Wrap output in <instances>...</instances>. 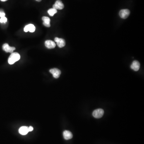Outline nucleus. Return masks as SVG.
<instances>
[{"instance_id": "14", "label": "nucleus", "mask_w": 144, "mask_h": 144, "mask_svg": "<svg viewBox=\"0 0 144 144\" xmlns=\"http://www.w3.org/2000/svg\"><path fill=\"white\" fill-rule=\"evenodd\" d=\"M57 10L54 9L53 8H52V9H50L48 11V13L50 15V16H53L54 15L56 14V13H57Z\"/></svg>"}, {"instance_id": "7", "label": "nucleus", "mask_w": 144, "mask_h": 144, "mask_svg": "<svg viewBox=\"0 0 144 144\" xmlns=\"http://www.w3.org/2000/svg\"><path fill=\"white\" fill-rule=\"evenodd\" d=\"M54 41L57 42V45L59 48L63 47L65 45V40L56 37L54 39Z\"/></svg>"}, {"instance_id": "5", "label": "nucleus", "mask_w": 144, "mask_h": 144, "mask_svg": "<svg viewBox=\"0 0 144 144\" xmlns=\"http://www.w3.org/2000/svg\"><path fill=\"white\" fill-rule=\"evenodd\" d=\"M50 72L53 74V77L55 79H58L61 74V71L59 69L57 68H52L49 71Z\"/></svg>"}, {"instance_id": "15", "label": "nucleus", "mask_w": 144, "mask_h": 144, "mask_svg": "<svg viewBox=\"0 0 144 144\" xmlns=\"http://www.w3.org/2000/svg\"><path fill=\"white\" fill-rule=\"evenodd\" d=\"M7 21V19L5 16H4L3 17L0 18V23H5Z\"/></svg>"}, {"instance_id": "18", "label": "nucleus", "mask_w": 144, "mask_h": 144, "mask_svg": "<svg viewBox=\"0 0 144 144\" xmlns=\"http://www.w3.org/2000/svg\"><path fill=\"white\" fill-rule=\"evenodd\" d=\"M1 1H3V2H4V1H7V0H1Z\"/></svg>"}, {"instance_id": "19", "label": "nucleus", "mask_w": 144, "mask_h": 144, "mask_svg": "<svg viewBox=\"0 0 144 144\" xmlns=\"http://www.w3.org/2000/svg\"><path fill=\"white\" fill-rule=\"evenodd\" d=\"M36 1L38 2H40V1H41L42 0H36Z\"/></svg>"}, {"instance_id": "17", "label": "nucleus", "mask_w": 144, "mask_h": 144, "mask_svg": "<svg viewBox=\"0 0 144 144\" xmlns=\"http://www.w3.org/2000/svg\"><path fill=\"white\" fill-rule=\"evenodd\" d=\"M28 129H29V132H31V131H33V128L32 126H30L28 128Z\"/></svg>"}, {"instance_id": "13", "label": "nucleus", "mask_w": 144, "mask_h": 144, "mask_svg": "<svg viewBox=\"0 0 144 144\" xmlns=\"http://www.w3.org/2000/svg\"><path fill=\"white\" fill-rule=\"evenodd\" d=\"M28 128H29L28 127H26V126L21 127L19 129V133L23 135H27L28 132H29Z\"/></svg>"}, {"instance_id": "1", "label": "nucleus", "mask_w": 144, "mask_h": 144, "mask_svg": "<svg viewBox=\"0 0 144 144\" xmlns=\"http://www.w3.org/2000/svg\"><path fill=\"white\" fill-rule=\"evenodd\" d=\"M21 56L18 53L16 52L12 53L8 59V62L10 65H12L19 60Z\"/></svg>"}, {"instance_id": "3", "label": "nucleus", "mask_w": 144, "mask_h": 144, "mask_svg": "<svg viewBox=\"0 0 144 144\" xmlns=\"http://www.w3.org/2000/svg\"><path fill=\"white\" fill-rule=\"evenodd\" d=\"M130 14V11L127 9L121 10H120L119 13L120 17L123 19L127 18L129 16Z\"/></svg>"}, {"instance_id": "9", "label": "nucleus", "mask_w": 144, "mask_h": 144, "mask_svg": "<svg viewBox=\"0 0 144 144\" xmlns=\"http://www.w3.org/2000/svg\"><path fill=\"white\" fill-rule=\"evenodd\" d=\"M35 27L33 24H29L25 26L24 27V31L25 32H27L29 31L30 33H33L35 30Z\"/></svg>"}, {"instance_id": "16", "label": "nucleus", "mask_w": 144, "mask_h": 144, "mask_svg": "<svg viewBox=\"0 0 144 144\" xmlns=\"http://www.w3.org/2000/svg\"><path fill=\"white\" fill-rule=\"evenodd\" d=\"M5 14L3 11L0 10V17H3L4 16H5Z\"/></svg>"}, {"instance_id": "6", "label": "nucleus", "mask_w": 144, "mask_h": 144, "mask_svg": "<svg viewBox=\"0 0 144 144\" xmlns=\"http://www.w3.org/2000/svg\"><path fill=\"white\" fill-rule=\"evenodd\" d=\"M64 5L60 0H57L53 5V8L56 9L62 10L64 8Z\"/></svg>"}, {"instance_id": "4", "label": "nucleus", "mask_w": 144, "mask_h": 144, "mask_svg": "<svg viewBox=\"0 0 144 144\" xmlns=\"http://www.w3.org/2000/svg\"><path fill=\"white\" fill-rule=\"evenodd\" d=\"M3 49L6 53H12L15 50V47H10L7 43H5L3 46Z\"/></svg>"}, {"instance_id": "2", "label": "nucleus", "mask_w": 144, "mask_h": 144, "mask_svg": "<svg viewBox=\"0 0 144 144\" xmlns=\"http://www.w3.org/2000/svg\"><path fill=\"white\" fill-rule=\"evenodd\" d=\"M104 111L102 109H98L94 110L92 112V115L95 118H101L103 115Z\"/></svg>"}, {"instance_id": "10", "label": "nucleus", "mask_w": 144, "mask_h": 144, "mask_svg": "<svg viewBox=\"0 0 144 144\" xmlns=\"http://www.w3.org/2000/svg\"><path fill=\"white\" fill-rule=\"evenodd\" d=\"M45 45L46 47L48 49H52L56 47L55 42L51 40H47L45 41Z\"/></svg>"}, {"instance_id": "12", "label": "nucleus", "mask_w": 144, "mask_h": 144, "mask_svg": "<svg viewBox=\"0 0 144 144\" xmlns=\"http://www.w3.org/2000/svg\"><path fill=\"white\" fill-rule=\"evenodd\" d=\"M42 20L43 21V24L44 26L47 27H51V20L49 17L47 16H43L42 18Z\"/></svg>"}, {"instance_id": "11", "label": "nucleus", "mask_w": 144, "mask_h": 144, "mask_svg": "<svg viewBox=\"0 0 144 144\" xmlns=\"http://www.w3.org/2000/svg\"><path fill=\"white\" fill-rule=\"evenodd\" d=\"M63 136L65 140H69L73 138V134L68 130H65L63 133Z\"/></svg>"}, {"instance_id": "8", "label": "nucleus", "mask_w": 144, "mask_h": 144, "mask_svg": "<svg viewBox=\"0 0 144 144\" xmlns=\"http://www.w3.org/2000/svg\"><path fill=\"white\" fill-rule=\"evenodd\" d=\"M131 68L135 71L139 70L140 67V64L139 62L137 60H135L133 62L132 65L130 66Z\"/></svg>"}]
</instances>
